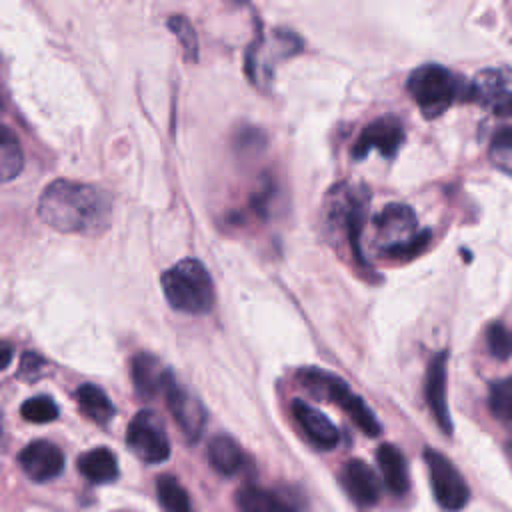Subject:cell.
<instances>
[{
  "label": "cell",
  "mask_w": 512,
  "mask_h": 512,
  "mask_svg": "<svg viewBox=\"0 0 512 512\" xmlns=\"http://www.w3.org/2000/svg\"><path fill=\"white\" fill-rule=\"evenodd\" d=\"M38 216L64 234H100L110 224L112 202L92 184L54 180L38 200Z\"/></svg>",
  "instance_id": "1"
},
{
  "label": "cell",
  "mask_w": 512,
  "mask_h": 512,
  "mask_svg": "<svg viewBox=\"0 0 512 512\" xmlns=\"http://www.w3.org/2000/svg\"><path fill=\"white\" fill-rule=\"evenodd\" d=\"M164 296L174 310L186 314H206L214 306V284L196 258H184L170 266L160 278Z\"/></svg>",
  "instance_id": "2"
},
{
  "label": "cell",
  "mask_w": 512,
  "mask_h": 512,
  "mask_svg": "<svg viewBox=\"0 0 512 512\" xmlns=\"http://www.w3.org/2000/svg\"><path fill=\"white\" fill-rule=\"evenodd\" d=\"M408 92L426 118L440 116L458 98H466L460 78L440 64H424L408 78Z\"/></svg>",
  "instance_id": "3"
},
{
  "label": "cell",
  "mask_w": 512,
  "mask_h": 512,
  "mask_svg": "<svg viewBox=\"0 0 512 512\" xmlns=\"http://www.w3.org/2000/svg\"><path fill=\"white\" fill-rule=\"evenodd\" d=\"M300 382L306 386L308 394H312L318 400L334 402L342 408V412L368 436L380 434V422L374 416V412L364 404V400L354 394L346 382L330 372L318 370V368H306L300 372Z\"/></svg>",
  "instance_id": "4"
},
{
  "label": "cell",
  "mask_w": 512,
  "mask_h": 512,
  "mask_svg": "<svg viewBox=\"0 0 512 512\" xmlns=\"http://www.w3.org/2000/svg\"><path fill=\"white\" fill-rule=\"evenodd\" d=\"M424 462L438 504L446 510L464 508L470 498V488L462 474L458 472V468L442 452L434 448L424 450Z\"/></svg>",
  "instance_id": "5"
},
{
  "label": "cell",
  "mask_w": 512,
  "mask_h": 512,
  "mask_svg": "<svg viewBox=\"0 0 512 512\" xmlns=\"http://www.w3.org/2000/svg\"><path fill=\"white\" fill-rule=\"evenodd\" d=\"M126 444L136 458L148 464L164 462L170 456V442L164 424L150 410H140L132 418L126 430Z\"/></svg>",
  "instance_id": "6"
},
{
  "label": "cell",
  "mask_w": 512,
  "mask_h": 512,
  "mask_svg": "<svg viewBox=\"0 0 512 512\" xmlns=\"http://www.w3.org/2000/svg\"><path fill=\"white\" fill-rule=\"evenodd\" d=\"M466 100H472L496 114L508 116L512 106V76L510 68H486L466 86Z\"/></svg>",
  "instance_id": "7"
},
{
  "label": "cell",
  "mask_w": 512,
  "mask_h": 512,
  "mask_svg": "<svg viewBox=\"0 0 512 512\" xmlns=\"http://www.w3.org/2000/svg\"><path fill=\"white\" fill-rule=\"evenodd\" d=\"M404 142V128L396 118H378L370 122L354 144V158H364L370 150H378L382 156L392 158Z\"/></svg>",
  "instance_id": "8"
},
{
  "label": "cell",
  "mask_w": 512,
  "mask_h": 512,
  "mask_svg": "<svg viewBox=\"0 0 512 512\" xmlns=\"http://www.w3.org/2000/svg\"><path fill=\"white\" fill-rule=\"evenodd\" d=\"M164 396H166V404H168L176 424L180 426V430L190 440H196L202 434V428L206 422V412H204V406L200 404V400L192 392L184 390L176 380L170 382Z\"/></svg>",
  "instance_id": "9"
},
{
  "label": "cell",
  "mask_w": 512,
  "mask_h": 512,
  "mask_svg": "<svg viewBox=\"0 0 512 512\" xmlns=\"http://www.w3.org/2000/svg\"><path fill=\"white\" fill-rule=\"evenodd\" d=\"M18 462L26 476L36 482L56 478L64 468L62 450L48 440H34L28 446H24L18 454Z\"/></svg>",
  "instance_id": "10"
},
{
  "label": "cell",
  "mask_w": 512,
  "mask_h": 512,
  "mask_svg": "<svg viewBox=\"0 0 512 512\" xmlns=\"http://www.w3.org/2000/svg\"><path fill=\"white\" fill-rule=\"evenodd\" d=\"M340 484L344 492L364 508H370L380 498L378 478L372 468L362 460H348L340 470Z\"/></svg>",
  "instance_id": "11"
},
{
  "label": "cell",
  "mask_w": 512,
  "mask_h": 512,
  "mask_svg": "<svg viewBox=\"0 0 512 512\" xmlns=\"http://www.w3.org/2000/svg\"><path fill=\"white\" fill-rule=\"evenodd\" d=\"M170 370L152 354L140 352L132 358V382L140 396L154 398L164 394L172 382Z\"/></svg>",
  "instance_id": "12"
},
{
  "label": "cell",
  "mask_w": 512,
  "mask_h": 512,
  "mask_svg": "<svg viewBox=\"0 0 512 512\" xmlns=\"http://www.w3.org/2000/svg\"><path fill=\"white\" fill-rule=\"evenodd\" d=\"M426 402L444 434L452 432V420L446 404V352L436 354L426 372Z\"/></svg>",
  "instance_id": "13"
},
{
  "label": "cell",
  "mask_w": 512,
  "mask_h": 512,
  "mask_svg": "<svg viewBox=\"0 0 512 512\" xmlns=\"http://www.w3.org/2000/svg\"><path fill=\"white\" fill-rule=\"evenodd\" d=\"M292 416L304 430V434L322 450H330L338 444L340 434L326 414L312 408L304 400H292Z\"/></svg>",
  "instance_id": "14"
},
{
  "label": "cell",
  "mask_w": 512,
  "mask_h": 512,
  "mask_svg": "<svg viewBox=\"0 0 512 512\" xmlns=\"http://www.w3.org/2000/svg\"><path fill=\"white\" fill-rule=\"evenodd\" d=\"M376 228L388 240L386 246H394L416 234V216L406 204H388L376 216Z\"/></svg>",
  "instance_id": "15"
},
{
  "label": "cell",
  "mask_w": 512,
  "mask_h": 512,
  "mask_svg": "<svg viewBox=\"0 0 512 512\" xmlns=\"http://www.w3.org/2000/svg\"><path fill=\"white\" fill-rule=\"evenodd\" d=\"M376 460L386 488L396 496H404L410 488V476L402 452L392 444H380L376 450Z\"/></svg>",
  "instance_id": "16"
},
{
  "label": "cell",
  "mask_w": 512,
  "mask_h": 512,
  "mask_svg": "<svg viewBox=\"0 0 512 512\" xmlns=\"http://www.w3.org/2000/svg\"><path fill=\"white\" fill-rule=\"evenodd\" d=\"M78 470L86 480H90L94 484H106V482L116 480L118 460H116L114 452H110L108 448H94L80 456Z\"/></svg>",
  "instance_id": "17"
},
{
  "label": "cell",
  "mask_w": 512,
  "mask_h": 512,
  "mask_svg": "<svg viewBox=\"0 0 512 512\" xmlns=\"http://www.w3.org/2000/svg\"><path fill=\"white\" fill-rule=\"evenodd\" d=\"M206 452H208L210 466L224 476L236 474L244 464V452L230 436H222V434L214 436Z\"/></svg>",
  "instance_id": "18"
},
{
  "label": "cell",
  "mask_w": 512,
  "mask_h": 512,
  "mask_svg": "<svg viewBox=\"0 0 512 512\" xmlns=\"http://www.w3.org/2000/svg\"><path fill=\"white\" fill-rule=\"evenodd\" d=\"M76 402L84 416L98 424H106L114 416V404L104 394V390L94 384H82L76 390Z\"/></svg>",
  "instance_id": "19"
},
{
  "label": "cell",
  "mask_w": 512,
  "mask_h": 512,
  "mask_svg": "<svg viewBox=\"0 0 512 512\" xmlns=\"http://www.w3.org/2000/svg\"><path fill=\"white\" fill-rule=\"evenodd\" d=\"M24 154L16 134L0 122V182H8L20 174Z\"/></svg>",
  "instance_id": "20"
},
{
  "label": "cell",
  "mask_w": 512,
  "mask_h": 512,
  "mask_svg": "<svg viewBox=\"0 0 512 512\" xmlns=\"http://www.w3.org/2000/svg\"><path fill=\"white\" fill-rule=\"evenodd\" d=\"M236 504L240 512H290L274 492L260 486H244L236 494Z\"/></svg>",
  "instance_id": "21"
},
{
  "label": "cell",
  "mask_w": 512,
  "mask_h": 512,
  "mask_svg": "<svg viewBox=\"0 0 512 512\" xmlns=\"http://www.w3.org/2000/svg\"><path fill=\"white\" fill-rule=\"evenodd\" d=\"M156 496L166 512H192L188 492L174 476H160L156 480Z\"/></svg>",
  "instance_id": "22"
},
{
  "label": "cell",
  "mask_w": 512,
  "mask_h": 512,
  "mask_svg": "<svg viewBox=\"0 0 512 512\" xmlns=\"http://www.w3.org/2000/svg\"><path fill=\"white\" fill-rule=\"evenodd\" d=\"M488 402L494 418H498L502 424H508L512 416V380L510 378L496 380L490 386Z\"/></svg>",
  "instance_id": "23"
},
{
  "label": "cell",
  "mask_w": 512,
  "mask_h": 512,
  "mask_svg": "<svg viewBox=\"0 0 512 512\" xmlns=\"http://www.w3.org/2000/svg\"><path fill=\"white\" fill-rule=\"evenodd\" d=\"M490 160L504 174H510V164H512V130H510V126H502L492 136Z\"/></svg>",
  "instance_id": "24"
},
{
  "label": "cell",
  "mask_w": 512,
  "mask_h": 512,
  "mask_svg": "<svg viewBox=\"0 0 512 512\" xmlns=\"http://www.w3.org/2000/svg\"><path fill=\"white\" fill-rule=\"evenodd\" d=\"M20 412L28 422H36V424L52 422L58 418V406L54 404V400L50 396H34L30 400H26L22 404Z\"/></svg>",
  "instance_id": "25"
},
{
  "label": "cell",
  "mask_w": 512,
  "mask_h": 512,
  "mask_svg": "<svg viewBox=\"0 0 512 512\" xmlns=\"http://www.w3.org/2000/svg\"><path fill=\"white\" fill-rule=\"evenodd\" d=\"M168 28L178 38L180 46L186 52V58L188 60H196V56H198V40H196V32H194L192 24L184 16L178 14V16H170L168 18Z\"/></svg>",
  "instance_id": "26"
},
{
  "label": "cell",
  "mask_w": 512,
  "mask_h": 512,
  "mask_svg": "<svg viewBox=\"0 0 512 512\" xmlns=\"http://www.w3.org/2000/svg\"><path fill=\"white\" fill-rule=\"evenodd\" d=\"M428 242H430V230H422V232H416L406 242H400V244H394V246H386L384 254L388 258H392V260H410L416 254H420L428 246Z\"/></svg>",
  "instance_id": "27"
},
{
  "label": "cell",
  "mask_w": 512,
  "mask_h": 512,
  "mask_svg": "<svg viewBox=\"0 0 512 512\" xmlns=\"http://www.w3.org/2000/svg\"><path fill=\"white\" fill-rule=\"evenodd\" d=\"M488 350L496 360H508L510 358V334L508 328L502 322H492L486 332Z\"/></svg>",
  "instance_id": "28"
},
{
  "label": "cell",
  "mask_w": 512,
  "mask_h": 512,
  "mask_svg": "<svg viewBox=\"0 0 512 512\" xmlns=\"http://www.w3.org/2000/svg\"><path fill=\"white\" fill-rule=\"evenodd\" d=\"M42 364H44V360H42L38 354L28 352V354L22 356V372H24V374H34V372H38Z\"/></svg>",
  "instance_id": "29"
},
{
  "label": "cell",
  "mask_w": 512,
  "mask_h": 512,
  "mask_svg": "<svg viewBox=\"0 0 512 512\" xmlns=\"http://www.w3.org/2000/svg\"><path fill=\"white\" fill-rule=\"evenodd\" d=\"M12 354H14V348H12V344H8V342L0 340V370H4V368L10 364V360H12Z\"/></svg>",
  "instance_id": "30"
}]
</instances>
